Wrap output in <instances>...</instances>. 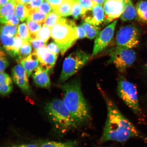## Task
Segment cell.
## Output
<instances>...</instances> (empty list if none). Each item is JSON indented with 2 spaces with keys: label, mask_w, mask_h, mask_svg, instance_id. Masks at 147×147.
<instances>
[{
  "label": "cell",
  "mask_w": 147,
  "mask_h": 147,
  "mask_svg": "<svg viewBox=\"0 0 147 147\" xmlns=\"http://www.w3.org/2000/svg\"><path fill=\"white\" fill-rule=\"evenodd\" d=\"M140 32L135 25H129L121 27L116 36V43L117 47L133 49L138 45Z\"/></svg>",
  "instance_id": "8"
},
{
  "label": "cell",
  "mask_w": 147,
  "mask_h": 147,
  "mask_svg": "<svg viewBox=\"0 0 147 147\" xmlns=\"http://www.w3.org/2000/svg\"><path fill=\"white\" fill-rule=\"evenodd\" d=\"M27 23L32 40L36 38L37 34L41 28L42 24L29 20H27Z\"/></svg>",
  "instance_id": "26"
},
{
  "label": "cell",
  "mask_w": 147,
  "mask_h": 147,
  "mask_svg": "<svg viewBox=\"0 0 147 147\" xmlns=\"http://www.w3.org/2000/svg\"><path fill=\"white\" fill-rule=\"evenodd\" d=\"M50 4L53 10H55L63 2V0H46Z\"/></svg>",
  "instance_id": "42"
},
{
  "label": "cell",
  "mask_w": 147,
  "mask_h": 147,
  "mask_svg": "<svg viewBox=\"0 0 147 147\" xmlns=\"http://www.w3.org/2000/svg\"><path fill=\"white\" fill-rule=\"evenodd\" d=\"M91 58V55L82 50L71 53L64 60L60 75V82H65L78 72Z\"/></svg>",
  "instance_id": "5"
},
{
  "label": "cell",
  "mask_w": 147,
  "mask_h": 147,
  "mask_svg": "<svg viewBox=\"0 0 147 147\" xmlns=\"http://www.w3.org/2000/svg\"><path fill=\"white\" fill-rule=\"evenodd\" d=\"M18 26L4 24L1 26V34L11 37H15L18 33Z\"/></svg>",
  "instance_id": "27"
},
{
  "label": "cell",
  "mask_w": 147,
  "mask_h": 147,
  "mask_svg": "<svg viewBox=\"0 0 147 147\" xmlns=\"http://www.w3.org/2000/svg\"><path fill=\"white\" fill-rule=\"evenodd\" d=\"M39 63L38 57L34 52L20 62L21 65L25 69L28 78L30 77L32 71L38 67Z\"/></svg>",
  "instance_id": "14"
},
{
  "label": "cell",
  "mask_w": 147,
  "mask_h": 147,
  "mask_svg": "<svg viewBox=\"0 0 147 147\" xmlns=\"http://www.w3.org/2000/svg\"><path fill=\"white\" fill-rule=\"evenodd\" d=\"M9 63L6 55L4 52L1 49L0 52V71L1 73L4 72L5 69L9 66Z\"/></svg>",
  "instance_id": "35"
},
{
  "label": "cell",
  "mask_w": 147,
  "mask_h": 147,
  "mask_svg": "<svg viewBox=\"0 0 147 147\" xmlns=\"http://www.w3.org/2000/svg\"><path fill=\"white\" fill-rule=\"evenodd\" d=\"M96 4L102 5L104 4L106 0H92Z\"/></svg>",
  "instance_id": "45"
},
{
  "label": "cell",
  "mask_w": 147,
  "mask_h": 147,
  "mask_svg": "<svg viewBox=\"0 0 147 147\" xmlns=\"http://www.w3.org/2000/svg\"><path fill=\"white\" fill-rule=\"evenodd\" d=\"M12 83L11 79L7 74L1 73L0 75V84Z\"/></svg>",
  "instance_id": "40"
},
{
  "label": "cell",
  "mask_w": 147,
  "mask_h": 147,
  "mask_svg": "<svg viewBox=\"0 0 147 147\" xmlns=\"http://www.w3.org/2000/svg\"><path fill=\"white\" fill-rule=\"evenodd\" d=\"M116 20L99 33L95 38L91 58L105 49L111 42L117 23Z\"/></svg>",
  "instance_id": "9"
},
{
  "label": "cell",
  "mask_w": 147,
  "mask_h": 147,
  "mask_svg": "<svg viewBox=\"0 0 147 147\" xmlns=\"http://www.w3.org/2000/svg\"><path fill=\"white\" fill-rule=\"evenodd\" d=\"M138 20L147 25V0H140L136 7Z\"/></svg>",
  "instance_id": "17"
},
{
  "label": "cell",
  "mask_w": 147,
  "mask_h": 147,
  "mask_svg": "<svg viewBox=\"0 0 147 147\" xmlns=\"http://www.w3.org/2000/svg\"><path fill=\"white\" fill-rule=\"evenodd\" d=\"M75 1V0H63L61 4L55 10L61 17L70 16L73 5Z\"/></svg>",
  "instance_id": "18"
},
{
  "label": "cell",
  "mask_w": 147,
  "mask_h": 147,
  "mask_svg": "<svg viewBox=\"0 0 147 147\" xmlns=\"http://www.w3.org/2000/svg\"><path fill=\"white\" fill-rule=\"evenodd\" d=\"M32 51V45L30 43L24 42L19 53L16 58L18 63H20L21 61L25 59L30 55Z\"/></svg>",
  "instance_id": "20"
},
{
  "label": "cell",
  "mask_w": 147,
  "mask_h": 147,
  "mask_svg": "<svg viewBox=\"0 0 147 147\" xmlns=\"http://www.w3.org/2000/svg\"><path fill=\"white\" fill-rule=\"evenodd\" d=\"M145 69H146V71H147V61L146 64V65H145Z\"/></svg>",
  "instance_id": "48"
},
{
  "label": "cell",
  "mask_w": 147,
  "mask_h": 147,
  "mask_svg": "<svg viewBox=\"0 0 147 147\" xmlns=\"http://www.w3.org/2000/svg\"><path fill=\"white\" fill-rule=\"evenodd\" d=\"M16 4L13 0H10L1 8V22L3 24H6L8 20L13 15Z\"/></svg>",
  "instance_id": "15"
},
{
  "label": "cell",
  "mask_w": 147,
  "mask_h": 147,
  "mask_svg": "<svg viewBox=\"0 0 147 147\" xmlns=\"http://www.w3.org/2000/svg\"><path fill=\"white\" fill-rule=\"evenodd\" d=\"M11 73L12 78H27L25 69L23 66L20 64L13 68Z\"/></svg>",
  "instance_id": "31"
},
{
  "label": "cell",
  "mask_w": 147,
  "mask_h": 147,
  "mask_svg": "<svg viewBox=\"0 0 147 147\" xmlns=\"http://www.w3.org/2000/svg\"><path fill=\"white\" fill-rule=\"evenodd\" d=\"M113 147L112 146H105V147Z\"/></svg>",
  "instance_id": "49"
},
{
  "label": "cell",
  "mask_w": 147,
  "mask_h": 147,
  "mask_svg": "<svg viewBox=\"0 0 147 147\" xmlns=\"http://www.w3.org/2000/svg\"><path fill=\"white\" fill-rule=\"evenodd\" d=\"M31 0H20L19 3L23 4H26L30 2Z\"/></svg>",
  "instance_id": "47"
},
{
  "label": "cell",
  "mask_w": 147,
  "mask_h": 147,
  "mask_svg": "<svg viewBox=\"0 0 147 147\" xmlns=\"http://www.w3.org/2000/svg\"><path fill=\"white\" fill-rule=\"evenodd\" d=\"M45 112L56 129L64 134L77 126L63 101L56 99L47 103Z\"/></svg>",
  "instance_id": "4"
},
{
  "label": "cell",
  "mask_w": 147,
  "mask_h": 147,
  "mask_svg": "<svg viewBox=\"0 0 147 147\" xmlns=\"http://www.w3.org/2000/svg\"><path fill=\"white\" fill-rule=\"evenodd\" d=\"M76 31L78 39H82L86 37L85 31L82 25L77 27Z\"/></svg>",
  "instance_id": "43"
},
{
  "label": "cell",
  "mask_w": 147,
  "mask_h": 147,
  "mask_svg": "<svg viewBox=\"0 0 147 147\" xmlns=\"http://www.w3.org/2000/svg\"><path fill=\"white\" fill-rule=\"evenodd\" d=\"M63 101L77 126L85 125L91 120L90 109L82 94L80 82L75 79L60 86Z\"/></svg>",
  "instance_id": "2"
},
{
  "label": "cell",
  "mask_w": 147,
  "mask_h": 147,
  "mask_svg": "<svg viewBox=\"0 0 147 147\" xmlns=\"http://www.w3.org/2000/svg\"><path fill=\"white\" fill-rule=\"evenodd\" d=\"M34 51H36L41 48L43 46L47 45V43L39 38H35L32 40L30 42Z\"/></svg>",
  "instance_id": "37"
},
{
  "label": "cell",
  "mask_w": 147,
  "mask_h": 147,
  "mask_svg": "<svg viewBox=\"0 0 147 147\" xmlns=\"http://www.w3.org/2000/svg\"><path fill=\"white\" fill-rule=\"evenodd\" d=\"M77 1L82 7L84 14L87 11L91 10L96 4L92 0H77Z\"/></svg>",
  "instance_id": "33"
},
{
  "label": "cell",
  "mask_w": 147,
  "mask_h": 147,
  "mask_svg": "<svg viewBox=\"0 0 147 147\" xmlns=\"http://www.w3.org/2000/svg\"><path fill=\"white\" fill-rule=\"evenodd\" d=\"M124 5V0H106L103 6L106 23L120 17L123 12Z\"/></svg>",
  "instance_id": "10"
},
{
  "label": "cell",
  "mask_w": 147,
  "mask_h": 147,
  "mask_svg": "<svg viewBox=\"0 0 147 147\" xmlns=\"http://www.w3.org/2000/svg\"><path fill=\"white\" fill-rule=\"evenodd\" d=\"M15 37H11L1 34V41L3 49L10 56L15 43Z\"/></svg>",
  "instance_id": "21"
},
{
  "label": "cell",
  "mask_w": 147,
  "mask_h": 147,
  "mask_svg": "<svg viewBox=\"0 0 147 147\" xmlns=\"http://www.w3.org/2000/svg\"><path fill=\"white\" fill-rule=\"evenodd\" d=\"M51 28L43 25L37 34L36 38H39L47 43L51 36Z\"/></svg>",
  "instance_id": "30"
},
{
  "label": "cell",
  "mask_w": 147,
  "mask_h": 147,
  "mask_svg": "<svg viewBox=\"0 0 147 147\" xmlns=\"http://www.w3.org/2000/svg\"><path fill=\"white\" fill-rule=\"evenodd\" d=\"M18 35L23 40L24 42L30 43L32 41L30 33L26 24L23 23L21 24L18 26Z\"/></svg>",
  "instance_id": "25"
},
{
  "label": "cell",
  "mask_w": 147,
  "mask_h": 147,
  "mask_svg": "<svg viewBox=\"0 0 147 147\" xmlns=\"http://www.w3.org/2000/svg\"><path fill=\"white\" fill-rule=\"evenodd\" d=\"M84 14L81 5L78 1H75L73 5L71 13L74 19L77 20L80 17H82Z\"/></svg>",
  "instance_id": "32"
},
{
  "label": "cell",
  "mask_w": 147,
  "mask_h": 147,
  "mask_svg": "<svg viewBox=\"0 0 147 147\" xmlns=\"http://www.w3.org/2000/svg\"><path fill=\"white\" fill-rule=\"evenodd\" d=\"M5 147H40L34 144H11L7 145Z\"/></svg>",
  "instance_id": "44"
},
{
  "label": "cell",
  "mask_w": 147,
  "mask_h": 147,
  "mask_svg": "<svg viewBox=\"0 0 147 147\" xmlns=\"http://www.w3.org/2000/svg\"><path fill=\"white\" fill-rule=\"evenodd\" d=\"M19 23V19L18 16L16 14L13 15L11 17L9 18L6 24H7L18 26Z\"/></svg>",
  "instance_id": "41"
},
{
  "label": "cell",
  "mask_w": 147,
  "mask_h": 147,
  "mask_svg": "<svg viewBox=\"0 0 147 147\" xmlns=\"http://www.w3.org/2000/svg\"><path fill=\"white\" fill-rule=\"evenodd\" d=\"M10 0H0V5L1 8L8 2Z\"/></svg>",
  "instance_id": "46"
},
{
  "label": "cell",
  "mask_w": 147,
  "mask_h": 147,
  "mask_svg": "<svg viewBox=\"0 0 147 147\" xmlns=\"http://www.w3.org/2000/svg\"><path fill=\"white\" fill-rule=\"evenodd\" d=\"M77 26L73 20L61 18L51 29V36L63 56L78 39Z\"/></svg>",
  "instance_id": "3"
},
{
  "label": "cell",
  "mask_w": 147,
  "mask_h": 147,
  "mask_svg": "<svg viewBox=\"0 0 147 147\" xmlns=\"http://www.w3.org/2000/svg\"><path fill=\"white\" fill-rule=\"evenodd\" d=\"M45 0H31L28 3L25 4L29 11L36 10Z\"/></svg>",
  "instance_id": "38"
},
{
  "label": "cell",
  "mask_w": 147,
  "mask_h": 147,
  "mask_svg": "<svg viewBox=\"0 0 147 147\" xmlns=\"http://www.w3.org/2000/svg\"><path fill=\"white\" fill-rule=\"evenodd\" d=\"M124 1V8L121 16V20L124 22L133 21L137 17L136 10L131 0Z\"/></svg>",
  "instance_id": "16"
},
{
  "label": "cell",
  "mask_w": 147,
  "mask_h": 147,
  "mask_svg": "<svg viewBox=\"0 0 147 147\" xmlns=\"http://www.w3.org/2000/svg\"><path fill=\"white\" fill-rule=\"evenodd\" d=\"M15 83L18 86L23 92L27 94L31 93L27 78H12Z\"/></svg>",
  "instance_id": "29"
},
{
  "label": "cell",
  "mask_w": 147,
  "mask_h": 147,
  "mask_svg": "<svg viewBox=\"0 0 147 147\" xmlns=\"http://www.w3.org/2000/svg\"><path fill=\"white\" fill-rule=\"evenodd\" d=\"M98 87L105 101L107 109V117L100 142L113 141L123 143L135 138L147 140L146 138L121 113L106 92L100 87Z\"/></svg>",
  "instance_id": "1"
},
{
  "label": "cell",
  "mask_w": 147,
  "mask_h": 147,
  "mask_svg": "<svg viewBox=\"0 0 147 147\" xmlns=\"http://www.w3.org/2000/svg\"><path fill=\"white\" fill-rule=\"evenodd\" d=\"M13 90L12 83L0 84V92L3 96H7Z\"/></svg>",
  "instance_id": "34"
},
{
  "label": "cell",
  "mask_w": 147,
  "mask_h": 147,
  "mask_svg": "<svg viewBox=\"0 0 147 147\" xmlns=\"http://www.w3.org/2000/svg\"><path fill=\"white\" fill-rule=\"evenodd\" d=\"M34 52L38 57L40 65L44 68L51 70L54 67L58 56L50 52L46 45Z\"/></svg>",
  "instance_id": "12"
},
{
  "label": "cell",
  "mask_w": 147,
  "mask_h": 147,
  "mask_svg": "<svg viewBox=\"0 0 147 147\" xmlns=\"http://www.w3.org/2000/svg\"><path fill=\"white\" fill-rule=\"evenodd\" d=\"M77 145L76 141H74L65 142L49 141L42 143L40 147H77Z\"/></svg>",
  "instance_id": "22"
},
{
  "label": "cell",
  "mask_w": 147,
  "mask_h": 147,
  "mask_svg": "<svg viewBox=\"0 0 147 147\" xmlns=\"http://www.w3.org/2000/svg\"><path fill=\"white\" fill-rule=\"evenodd\" d=\"M118 96L136 114L140 115L142 110L139 103L136 86L123 77H119L117 81Z\"/></svg>",
  "instance_id": "6"
},
{
  "label": "cell",
  "mask_w": 147,
  "mask_h": 147,
  "mask_svg": "<svg viewBox=\"0 0 147 147\" xmlns=\"http://www.w3.org/2000/svg\"><path fill=\"white\" fill-rule=\"evenodd\" d=\"M38 10L42 13L47 15H48L54 10L51 5L46 0L38 7Z\"/></svg>",
  "instance_id": "36"
},
{
  "label": "cell",
  "mask_w": 147,
  "mask_h": 147,
  "mask_svg": "<svg viewBox=\"0 0 147 147\" xmlns=\"http://www.w3.org/2000/svg\"><path fill=\"white\" fill-rule=\"evenodd\" d=\"M15 12L16 15L22 22L27 20L29 16V10L24 4L21 3L16 4Z\"/></svg>",
  "instance_id": "24"
},
{
  "label": "cell",
  "mask_w": 147,
  "mask_h": 147,
  "mask_svg": "<svg viewBox=\"0 0 147 147\" xmlns=\"http://www.w3.org/2000/svg\"><path fill=\"white\" fill-rule=\"evenodd\" d=\"M109 63H113L120 72H124L135 62L136 54L133 49L117 46L110 51Z\"/></svg>",
  "instance_id": "7"
},
{
  "label": "cell",
  "mask_w": 147,
  "mask_h": 147,
  "mask_svg": "<svg viewBox=\"0 0 147 147\" xmlns=\"http://www.w3.org/2000/svg\"><path fill=\"white\" fill-rule=\"evenodd\" d=\"M47 47L50 52L57 56H58L60 52L59 47L54 42H51L47 46Z\"/></svg>",
  "instance_id": "39"
},
{
  "label": "cell",
  "mask_w": 147,
  "mask_h": 147,
  "mask_svg": "<svg viewBox=\"0 0 147 147\" xmlns=\"http://www.w3.org/2000/svg\"><path fill=\"white\" fill-rule=\"evenodd\" d=\"M50 70L44 68L41 66H38L35 69L32 75L33 81L38 87L49 89L51 82L49 73Z\"/></svg>",
  "instance_id": "13"
},
{
  "label": "cell",
  "mask_w": 147,
  "mask_h": 147,
  "mask_svg": "<svg viewBox=\"0 0 147 147\" xmlns=\"http://www.w3.org/2000/svg\"><path fill=\"white\" fill-rule=\"evenodd\" d=\"M47 15L42 13L38 10V9L30 10L29 11V16L27 20H32L42 25V24L45 23Z\"/></svg>",
  "instance_id": "23"
},
{
  "label": "cell",
  "mask_w": 147,
  "mask_h": 147,
  "mask_svg": "<svg viewBox=\"0 0 147 147\" xmlns=\"http://www.w3.org/2000/svg\"><path fill=\"white\" fill-rule=\"evenodd\" d=\"M81 25L85 31L86 37L89 39H94L100 32V27L94 26L85 21L82 23Z\"/></svg>",
  "instance_id": "19"
},
{
  "label": "cell",
  "mask_w": 147,
  "mask_h": 147,
  "mask_svg": "<svg viewBox=\"0 0 147 147\" xmlns=\"http://www.w3.org/2000/svg\"><path fill=\"white\" fill-rule=\"evenodd\" d=\"M61 17V16L58 14L56 10H53L52 12L48 15L43 25L51 28Z\"/></svg>",
  "instance_id": "28"
},
{
  "label": "cell",
  "mask_w": 147,
  "mask_h": 147,
  "mask_svg": "<svg viewBox=\"0 0 147 147\" xmlns=\"http://www.w3.org/2000/svg\"><path fill=\"white\" fill-rule=\"evenodd\" d=\"M82 18L86 22L95 26H98L105 21L102 5L95 4L91 10L87 11Z\"/></svg>",
  "instance_id": "11"
}]
</instances>
